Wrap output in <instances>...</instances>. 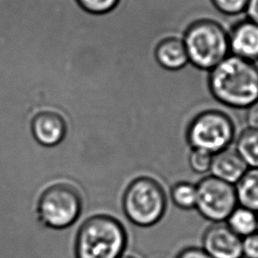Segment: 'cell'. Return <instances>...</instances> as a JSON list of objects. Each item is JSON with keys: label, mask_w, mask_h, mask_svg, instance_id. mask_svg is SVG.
I'll return each mask as SVG.
<instances>
[{"label": "cell", "mask_w": 258, "mask_h": 258, "mask_svg": "<svg viewBox=\"0 0 258 258\" xmlns=\"http://www.w3.org/2000/svg\"><path fill=\"white\" fill-rule=\"evenodd\" d=\"M207 86L219 104L232 109H247L258 101V66L229 54L208 72Z\"/></svg>", "instance_id": "6da1fadb"}, {"label": "cell", "mask_w": 258, "mask_h": 258, "mask_svg": "<svg viewBox=\"0 0 258 258\" xmlns=\"http://www.w3.org/2000/svg\"><path fill=\"white\" fill-rule=\"evenodd\" d=\"M188 62L198 70L209 72L230 54L228 30L213 18H199L182 32Z\"/></svg>", "instance_id": "7a4b0ae2"}, {"label": "cell", "mask_w": 258, "mask_h": 258, "mask_svg": "<svg viewBox=\"0 0 258 258\" xmlns=\"http://www.w3.org/2000/svg\"><path fill=\"white\" fill-rule=\"evenodd\" d=\"M126 245V232L120 222L106 215L87 220L76 241L78 258H120Z\"/></svg>", "instance_id": "3957f363"}, {"label": "cell", "mask_w": 258, "mask_h": 258, "mask_svg": "<svg viewBox=\"0 0 258 258\" xmlns=\"http://www.w3.org/2000/svg\"><path fill=\"white\" fill-rule=\"evenodd\" d=\"M166 207V195L162 185L149 176L132 180L123 197L125 215L140 227H150L158 223L163 218Z\"/></svg>", "instance_id": "277c9868"}, {"label": "cell", "mask_w": 258, "mask_h": 258, "mask_svg": "<svg viewBox=\"0 0 258 258\" xmlns=\"http://www.w3.org/2000/svg\"><path fill=\"white\" fill-rule=\"evenodd\" d=\"M184 136L190 148L216 154L229 148L234 141L235 124L226 112L219 109H206L189 120Z\"/></svg>", "instance_id": "5b68a950"}, {"label": "cell", "mask_w": 258, "mask_h": 258, "mask_svg": "<svg viewBox=\"0 0 258 258\" xmlns=\"http://www.w3.org/2000/svg\"><path fill=\"white\" fill-rule=\"evenodd\" d=\"M82 199L70 184L57 183L45 189L39 198L37 213L40 221L54 229L71 226L80 216Z\"/></svg>", "instance_id": "8992f818"}, {"label": "cell", "mask_w": 258, "mask_h": 258, "mask_svg": "<svg viewBox=\"0 0 258 258\" xmlns=\"http://www.w3.org/2000/svg\"><path fill=\"white\" fill-rule=\"evenodd\" d=\"M197 185L196 210L211 223H224L238 206L235 185L213 175L200 179Z\"/></svg>", "instance_id": "52a82bcc"}, {"label": "cell", "mask_w": 258, "mask_h": 258, "mask_svg": "<svg viewBox=\"0 0 258 258\" xmlns=\"http://www.w3.org/2000/svg\"><path fill=\"white\" fill-rule=\"evenodd\" d=\"M202 248L212 258H242V238L226 223H214L205 230Z\"/></svg>", "instance_id": "ba28073f"}, {"label": "cell", "mask_w": 258, "mask_h": 258, "mask_svg": "<svg viewBox=\"0 0 258 258\" xmlns=\"http://www.w3.org/2000/svg\"><path fill=\"white\" fill-rule=\"evenodd\" d=\"M230 54L253 62L258 61V24L239 19L228 30Z\"/></svg>", "instance_id": "9c48e42d"}, {"label": "cell", "mask_w": 258, "mask_h": 258, "mask_svg": "<svg viewBox=\"0 0 258 258\" xmlns=\"http://www.w3.org/2000/svg\"><path fill=\"white\" fill-rule=\"evenodd\" d=\"M31 131L37 142L44 146H53L63 139L67 132V124L58 113L42 111L33 117Z\"/></svg>", "instance_id": "30bf717a"}, {"label": "cell", "mask_w": 258, "mask_h": 258, "mask_svg": "<svg viewBox=\"0 0 258 258\" xmlns=\"http://www.w3.org/2000/svg\"><path fill=\"white\" fill-rule=\"evenodd\" d=\"M153 56L161 69L169 72L180 71L189 63L181 37L174 35L158 40L153 50Z\"/></svg>", "instance_id": "8fae6325"}, {"label": "cell", "mask_w": 258, "mask_h": 258, "mask_svg": "<svg viewBox=\"0 0 258 258\" xmlns=\"http://www.w3.org/2000/svg\"><path fill=\"white\" fill-rule=\"evenodd\" d=\"M248 168L236 149L229 147L213 155L210 172L211 175L235 185Z\"/></svg>", "instance_id": "7c38bea8"}, {"label": "cell", "mask_w": 258, "mask_h": 258, "mask_svg": "<svg viewBox=\"0 0 258 258\" xmlns=\"http://www.w3.org/2000/svg\"><path fill=\"white\" fill-rule=\"evenodd\" d=\"M238 205L258 214V168H248L235 183Z\"/></svg>", "instance_id": "4fadbf2b"}, {"label": "cell", "mask_w": 258, "mask_h": 258, "mask_svg": "<svg viewBox=\"0 0 258 258\" xmlns=\"http://www.w3.org/2000/svg\"><path fill=\"white\" fill-rule=\"evenodd\" d=\"M226 225L243 239L258 232V214L238 205L226 220Z\"/></svg>", "instance_id": "5bb4252c"}, {"label": "cell", "mask_w": 258, "mask_h": 258, "mask_svg": "<svg viewBox=\"0 0 258 258\" xmlns=\"http://www.w3.org/2000/svg\"><path fill=\"white\" fill-rule=\"evenodd\" d=\"M235 149L249 168H258V130L244 129L237 138Z\"/></svg>", "instance_id": "9a60e30c"}, {"label": "cell", "mask_w": 258, "mask_h": 258, "mask_svg": "<svg viewBox=\"0 0 258 258\" xmlns=\"http://www.w3.org/2000/svg\"><path fill=\"white\" fill-rule=\"evenodd\" d=\"M172 204L180 210H192L197 204V185L186 180L176 181L170 188Z\"/></svg>", "instance_id": "2e32d148"}, {"label": "cell", "mask_w": 258, "mask_h": 258, "mask_svg": "<svg viewBox=\"0 0 258 258\" xmlns=\"http://www.w3.org/2000/svg\"><path fill=\"white\" fill-rule=\"evenodd\" d=\"M213 155L214 154L203 149L190 148L187 157L189 168L196 174H205L210 172L213 161Z\"/></svg>", "instance_id": "e0dca14e"}, {"label": "cell", "mask_w": 258, "mask_h": 258, "mask_svg": "<svg viewBox=\"0 0 258 258\" xmlns=\"http://www.w3.org/2000/svg\"><path fill=\"white\" fill-rule=\"evenodd\" d=\"M249 0H210L213 7L223 15L237 16L245 13Z\"/></svg>", "instance_id": "ac0fdd59"}, {"label": "cell", "mask_w": 258, "mask_h": 258, "mask_svg": "<svg viewBox=\"0 0 258 258\" xmlns=\"http://www.w3.org/2000/svg\"><path fill=\"white\" fill-rule=\"evenodd\" d=\"M120 0H77L82 9L93 14H104L113 10Z\"/></svg>", "instance_id": "d6986e66"}, {"label": "cell", "mask_w": 258, "mask_h": 258, "mask_svg": "<svg viewBox=\"0 0 258 258\" xmlns=\"http://www.w3.org/2000/svg\"><path fill=\"white\" fill-rule=\"evenodd\" d=\"M242 258H258V232L242 239Z\"/></svg>", "instance_id": "ffe728a7"}, {"label": "cell", "mask_w": 258, "mask_h": 258, "mask_svg": "<svg viewBox=\"0 0 258 258\" xmlns=\"http://www.w3.org/2000/svg\"><path fill=\"white\" fill-rule=\"evenodd\" d=\"M175 258H212L202 247L188 246L181 249Z\"/></svg>", "instance_id": "44dd1931"}, {"label": "cell", "mask_w": 258, "mask_h": 258, "mask_svg": "<svg viewBox=\"0 0 258 258\" xmlns=\"http://www.w3.org/2000/svg\"><path fill=\"white\" fill-rule=\"evenodd\" d=\"M245 119L247 123V128L258 130V101H256L246 109Z\"/></svg>", "instance_id": "7402d4cb"}, {"label": "cell", "mask_w": 258, "mask_h": 258, "mask_svg": "<svg viewBox=\"0 0 258 258\" xmlns=\"http://www.w3.org/2000/svg\"><path fill=\"white\" fill-rule=\"evenodd\" d=\"M245 14L248 19L258 24V0H249L245 9Z\"/></svg>", "instance_id": "603a6c76"}, {"label": "cell", "mask_w": 258, "mask_h": 258, "mask_svg": "<svg viewBox=\"0 0 258 258\" xmlns=\"http://www.w3.org/2000/svg\"><path fill=\"white\" fill-rule=\"evenodd\" d=\"M121 258H133V257H121Z\"/></svg>", "instance_id": "cb8c5ba5"}]
</instances>
